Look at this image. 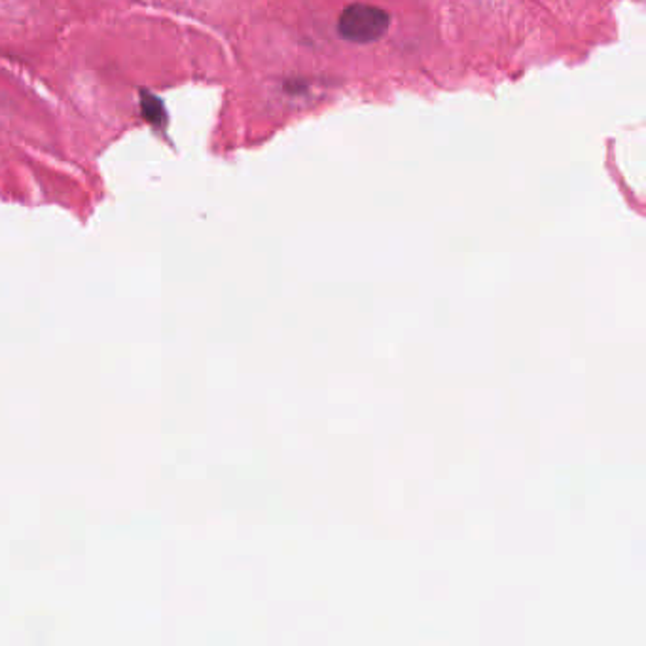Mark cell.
I'll use <instances>...</instances> for the list:
<instances>
[{"instance_id": "obj_1", "label": "cell", "mask_w": 646, "mask_h": 646, "mask_svg": "<svg viewBox=\"0 0 646 646\" xmlns=\"http://www.w3.org/2000/svg\"><path fill=\"white\" fill-rule=\"evenodd\" d=\"M389 27L391 14L380 6L364 3L349 5L338 19L340 36L353 44H370L380 40Z\"/></svg>"}, {"instance_id": "obj_2", "label": "cell", "mask_w": 646, "mask_h": 646, "mask_svg": "<svg viewBox=\"0 0 646 646\" xmlns=\"http://www.w3.org/2000/svg\"><path fill=\"white\" fill-rule=\"evenodd\" d=\"M139 104H141V116L155 129H165L167 127V110L165 103L148 89H141L139 94Z\"/></svg>"}]
</instances>
